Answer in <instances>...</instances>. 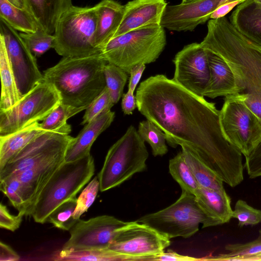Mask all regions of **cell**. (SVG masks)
<instances>
[{
    "label": "cell",
    "mask_w": 261,
    "mask_h": 261,
    "mask_svg": "<svg viewBox=\"0 0 261 261\" xmlns=\"http://www.w3.org/2000/svg\"><path fill=\"white\" fill-rule=\"evenodd\" d=\"M136 98L139 111L164 132L170 146L190 149L231 188L243 181V154L225 138L215 103L163 74L142 82Z\"/></svg>",
    "instance_id": "obj_1"
},
{
    "label": "cell",
    "mask_w": 261,
    "mask_h": 261,
    "mask_svg": "<svg viewBox=\"0 0 261 261\" xmlns=\"http://www.w3.org/2000/svg\"><path fill=\"white\" fill-rule=\"evenodd\" d=\"M207 27L201 45L230 66L237 87L230 95L243 100L261 123V47L241 34L225 16L210 19Z\"/></svg>",
    "instance_id": "obj_2"
},
{
    "label": "cell",
    "mask_w": 261,
    "mask_h": 261,
    "mask_svg": "<svg viewBox=\"0 0 261 261\" xmlns=\"http://www.w3.org/2000/svg\"><path fill=\"white\" fill-rule=\"evenodd\" d=\"M107 63L100 53L63 57L43 72L44 80L54 86L61 103L88 108L106 87L103 70Z\"/></svg>",
    "instance_id": "obj_3"
},
{
    "label": "cell",
    "mask_w": 261,
    "mask_h": 261,
    "mask_svg": "<svg viewBox=\"0 0 261 261\" xmlns=\"http://www.w3.org/2000/svg\"><path fill=\"white\" fill-rule=\"evenodd\" d=\"M166 44L165 29L161 25H150L113 37L100 54L107 62L129 74L137 65L154 62Z\"/></svg>",
    "instance_id": "obj_4"
},
{
    "label": "cell",
    "mask_w": 261,
    "mask_h": 261,
    "mask_svg": "<svg viewBox=\"0 0 261 261\" xmlns=\"http://www.w3.org/2000/svg\"><path fill=\"white\" fill-rule=\"evenodd\" d=\"M91 154L78 160L64 162L44 186L30 212L37 223L46 222L49 214L59 205L76 195L94 174Z\"/></svg>",
    "instance_id": "obj_5"
},
{
    "label": "cell",
    "mask_w": 261,
    "mask_h": 261,
    "mask_svg": "<svg viewBox=\"0 0 261 261\" xmlns=\"http://www.w3.org/2000/svg\"><path fill=\"white\" fill-rule=\"evenodd\" d=\"M97 18L95 6H72L58 20L54 33L53 48L63 57L100 53L96 43Z\"/></svg>",
    "instance_id": "obj_6"
},
{
    "label": "cell",
    "mask_w": 261,
    "mask_h": 261,
    "mask_svg": "<svg viewBox=\"0 0 261 261\" xmlns=\"http://www.w3.org/2000/svg\"><path fill=\"white\" fill-rule=\"evenodd\" d=\"M148 158L144 140L136 128L130 125L108 151L97 175L100 191L117 187L135 174L143 171Z\"/></svg>",
    "instance_id": "obj_7"
},
{
    "label": "cell",
    "mask_w": 261,
    "mask_h": 261,
    "mask_svg": "<svg viewBox=\"0 0 261 261\" xmlns=\"http://www.w3.org/2000/svg\"><path fill=\"white\" fill-rule=\"evenodd\" d=\"M61 103L57 90L44 80L12 107L0 110V136L13 133L42 121Z\"/></svg>",
    "instance_id": "obj_8"
},
{
    "label": "cell",
    "mask_w": 261,
    "mask_h": 261,
    "mask_svg": "<svg viewBox=\"0 0 261 261\" xmlns=\"http://www.w3.org/2000/svg\"><path fill=\"white\" fill-rule=\"evenodd\" d=\"M205 216L195 196L182 191L179 198L170 206L155 213L147 214L136 220L154 228L171 239L188 238L194 234Z\"/></svg>",
    "instance_id": "obj_9"
},
{
    "label": "cell",
    "mask_w": 261,
    "mask_h": 261,
    "mask_svg": "<svg viewBox=\"0 0 261 261\" xmlns=\"http://www.w3.org/2000/svg\"><path fill=\"white\" fill-rule=\"evenodd\" d=\"M222 132L227 141L247 156L261 141V123L245 102L232 95L225 96L220 110Z\"/></svg>",
    "instance_id": "obj_10"
},
{
    "label": "cell",
    "mask_w": 261,
    "mask_h": 261,
    "mask_svg": "<svg viewBox=\"0 0 261 261\" xmlns=\"http://www.w3.org/2000/svg\"><path fill=\"white\" fill-rule=\"evenodd\" d=\"M73 138L59 132H45L30 142L0 170V181L43 163L65 158Z\"/></svg>",
    "instance_id": "obj_11"
},
{
    "label": "cell",
    "mask_w": 261,
    "mask_h": 261,
    "mask_svg": "<svg viewBox=\"0 0 261 261\" xmlns=\"http://www.w3.org/2000/svg\"><path fill=\"white\" fill-rule=\"evenodd\" d=\"M170 239L151 227L137 221L119 229L109 249L130 260H151L170 246Z\"/></svg>",
    "instance_id": "obj_12"
},
{
    "label": "cell",
    "mask_w": 261,
    "mask_h": 261,
    "mask_svg": "<svg viewBox=\"0 0 261 261\" xmlns=\"http://www.w3.org/2000/svg\"><path fill=\"white\" fill-rule=\"evenodd\" d=\"M1 33L4 39L17 86L22 97L44 81L36 57L30 51L20 33L1 20Z\"/></svg>",
    "instance_id": "obj_13"
},
{
    "label": "cell",
    "mask_w": 261,
    "mask_h": 261,
    "mask_svg": "<svg viewBox=\"0 0 261 261\" xmlns=\"http://www.w3.org/2000/svg\"><path fill=\"white\" fill-rule=\"evenodd\" d=\"M173 62V80L193 94L204 97L211 76L207 50L200 43L188 44L176 54Z\"/></svg>",
    "instance_id": "obj_14"
},
{
    "label": "cell",
    "mask_w": 261,
    "mask_h": 261,
    "mask_svg": "<svg viewBox=\"0 0 261 261\" xmlns=\"http://www.w3.org/2000/svg\"><path fill=\"white\" fill-rule=\"evenodd\" d=\"M127 223L109 215L99 216L86 221L79 219L69 230L70 237L62 249H107L119 229Z\"/></svg>",
    "instance_id": "obj_15"
},
{
    "label": "cell",
    "mask_w": 261,
    "mask_h": 261,
    "mask_svg": "<svg viewBox=\"0 0 261 261\" xmlns=\"http://www.w3.org/2000/svg\"><path fill=\"white\" fill-rule=\"evenodd\" d=\"M236 0H197L188 3L167 5L161 25L171 31H192L211 19L220 6Z\"/></svg>",
    "instance_id": "obj_16"
},
{
    "label": "cell",
    "mask_w": 261,
    "mask_h": 261,
    "mask_svg": "<svg viewBox=\"0 0 261 261\" xmlns=\"http://www.w3.org/2000/svg\"><path fill=\"white\" fill-rule=\"evenodd\" d=\"M166 0H132L124 5L121 22L113 37L144 27L161 25Z\"/></svg>",
    "instance_id": "obj_17"
},
{
    "label": "cell",
    "mask_w": 261,
    "mask_h": 261,
    "mask_svg": "<svg viewBox=\"0 0 261 261\" xmlns=\"http://www.w3.org/2000/svg\"><path fill=\"white\" fill-rule=\"evenodd\" d=\"M194 195L206 217L202 228L222 225L232 219L231 198L224 188L217 190L199 186Z\"/></svg>",
    "instance_id": "obj_18"
},
{
    "label": "cell",
    "mask_w": 261,
    "mask_h": 261,
    "mask_svg": "<svg viewBox=\"0 0 261 261\" xmlns=\"http://www.w3.org/2000/svg\"><path fill=\"white\" fill-rule=\"evenodd\" d=\"M115 112L110 110L103 112L86 125L69 144L65 162L78 160L90 154L93 143L99 135L110 126L115 118Z\"/></svg>",
    "instance_id": "obj_19"
},
{
    "label": "cell",
    "mask_w": 261,
    "mask_h": 261,
    "mask_svg": "<svg viewBox=\"0 0 261 261\" xmlns=\"http://www.w3.org/2000/svg\"><path fill=\"white\" fill-rule=\"evenodd\" d=\"M232 25L251 42L261 47V5L246 0L238 5L229 17Z\"/></svg>",
    "instance_id": "obj_20"
},
{
    "label": "cell",
    "mask_w": 261,
    "mask_h": 261,
    "mask_svg": "<svg viewBox=\"0 0 261 261\" xmlns=\"http://www.w3.org/2000/svg\"><path fill=\"white\" fill-rule=\"evenodd\" d=\"M97 12L96 43L101 51L118 30L123 18L124 5L115 0H102L95 6Z\"/></svg>",
    "instance_id": "obj_21"
},
{
    "label": "cell",
    "mask_w": 261,
    "mask_h": 261,
    "mask_svg": "<svg viewBox=\"0 0 261 261\" xmlns=\"http://www.w3.org/2000/svg\"><path fill=\"white\" fill-rule=\"evenodd\" d=\"M206 50L211 76L204 96L214 98L234 94L237 88L236 82L230 66L222 58Z\"/></svg>",
    "instance_id": "obj_22"
},
{
    "label": "cell",
    "mask_w": 261,
    "mask_h": 261,
    "mask_svg": "<svg viewBox=\"0 0 261 261\" xmlns=\"http://www.w3.org/2000/svg\"><path fill=\"white\" fill-rule=\"evenodd\" d=\"M24 9L46 32L53 34L61 16L73 6L72 0H23Z\"/></svg>",
    "instance_id": "obj_23"
},
{
    "label": "cell",
    "mask_w": 261,
    "mask_h": 261,
    "mask_svg": "<svg viewBox=\"0 0 261 261\" xmlns=\"http://www.w3.org/2000/svg\"><path fill=\"white\" fill-rule=\"evenodd\" d=\"M46 132L36 122L13 133L0 136V170L30 142Z\"/></svg>",
    "instance_id": "obj_24"
},
{
    "label": "cell",
    "mask_w": 261,
    "mask_h": 261,
    "mask_svg": "<svg viewBox=\"0 0 261 261\" xmlns=\"http://www.w3.org/2000/svg\"><path fill=\"white\" fill-rule=\"evenodd\" d=\"M0 74L2 82L0 110H6L17 103L22 96L17 86L4 39L1 35Z\"/></svg>",
    "instance_id": "obj_25"
},
{
    "label": "cell",
    "mask_w": 261,
    "mask_h": 261,
    "mask_svg": "<svg viewBox=\"0 0 261 261\" xmlns=\"http://www.w3.org/2000/svg\"><path fill=\"white\" fill-rule=\"evenodd\" d=\"M181 147L184 159L199 186L217 190L224 188L223 181L213 170L190 149Z\"/></svg>",
    "instance_id": "obj_26"
},
{
    "label": "cell",
    "mask_w": 261,
    "mask_h": 261,
    "mask_svg": "<svg viewBox=\"0 0 261 261\" xmlns=\"http://www.w3.org/2000/svg\"><path fill=\"white\" fill-rule=\"evenodd\" d=\"M0 17L20 33H34L39 28L28 11L16 7L8 0H0Z\"/></svg>",
    "instance_id": "obj_27"
},
{
    "label": "cell",
    "mask_w": 261,
    "mask_h": 261,
    "mask_svg": "<svg viewBox=\"0 0 261 261\" xmlns=\"http://www.w3.org/2000/svg\"><path fill=\"white\" fill-rule=\"evenodd\" d=\"M226 253L203 258L206 260H255L261 255V229L254 240L245 243L228 244Z\"/></svg>",
    "instance_id": "obj_28"
},
{
    "label": "cell",
    "mask_w": 261,
    "mask_h": 261,
    "mask_svg": "<svg viewBox=\"0 0 261 261\" xmlns=\"http://www.w3.org/2000/svg\"><path fill=\"white\" fill-rule=\"evenodd\" d=\"M53 260L58 261H124L130 258L109 248L82 250L61 249L53 256Z\"/></svg>",
    "instance_id": "obj_29"
},
{
    "label": "cell",
    "mask_w": 261,
    "mask_h": 261,
    "mask_svg": "<svg viewBox=\"0 0 261 261\" xmlns=\"http://www.w3.org/2000/svg\"><path fill=\"white\" fill-rule=\"evenodd\" d=\"M86 109V107L76 108L61 103L40 123V126L45 131L59 132L69 135L71 128L67 124V120Z\"/></svg>",
    "instance_id": "obj_30"
},
{
    "label": "cell",
    "mask_w": 261,
    "mask_h": 261,
    "mask_svg": "<svg viewBox=\"0 0 261 261\" xmlns=\"http://www.w3.org/2000/svg\"><path fill=\"white\" fill-rule=\"evenodd\" d=\"M169 169L170 174L179 185L182 191L195 194L199 186L181 151L169 161Z\"/></svg>",
    "instance_id": "obj_31"
},
{
    "label": "cell",
    "mask_w": 261,
    "mask_h": 261,
    "mask_svg": "<svg viewBox=\"0 0 261 261\" xmlns=\"http://www.w3.org/2000/svg\"><path fill=\"white\" fill-rule=\"evenodd\" d=\"M138 132L144 141L150 145L154 156H163L167 153L165 134L152 122L148 119L140 122Z\"/></svg>",
    "instance_id": "obj_32"
},
{
    "label": "cell",
    "mask_w": 261,
    "mask_h": 261,
    "mask_svg": "<svg viewBox=\"0 0 261 261\" xmlns=\"http://www.w3.org/2000/svg\"><path fill=\"white\" fill-rule=\"evenodd\" d=\"M1 191L8 198L18 213L25 216L28 202L23 186L16 176H11L0 181Z\"/></svg>",
    "instance_id": "obj_33"
},
{
    "label": "cell",
    "mask_w": 261,
    "mask_h": 261,
    "mask_svg": "<svg viewBox=\"0 0 261 261\" xmlns=\"http://www.w3.org/2000/svg\"><path fill=\"white\" fill-rule=\"evenodd\" d=\"M103 73L106 87L108 89L112 102L115 104L123 95L128 74L118 66L108 62L104 67Z\"/></svg>",
    "instance_id": "obj_34"
},
{
    "label": "cell",
    "mask_w": 261,
    "mask_h": 261,
    "mask_svg": "<svg viewBox=\"0 0 261 261\" xmlns=\"http://www.w3.org/2000/svg\"><path fill=\"white\" fill-rule=\"evenodd\" d=\"M77 199L76 197L71 198L59 205L49 214L46 222L59 229L70 230L78 221L73 217Z\"/></svg>",
    "instance_id": "obj_35"
},
{
    "label": "cell",
    "mask_w": 261,
    "mask_h": 261,
    "mask_svg": "<svg viewBox=\"0 0 261 261\" xmlns=\"http://www.w3.org/2000/svg\"><path fill=\"white\" fill-rule=\"evenodd\" d=\"M20 35L30 51L39 57L51 48H53L55 37L39 28L34 33H20Z\"/></svg>",
    "instance_id": "obj_36"
},
{
    "label": "cell",
    "mask_w": 261,
    "mask_h": 261,
    "mask_svg": "<svg viewBox=\"0 0 261 261\" xmlns=\"http://www.w3.org/2000/svg\"><path fill=\"white\" fill-rule=\"evenodd\" d=\"M232 218L238 221V226L256 225L261 223V210L249 205L242 199L238 200L232 211Z\"/></svg>",
    "instance_id": "obj_37"
},
{
    "label": "cell",
    "mask_w": 261,
    "mask_h": 261,
    "mask_svg": "<svg viewBox=\"0 0 261 261\" xmlns=\"http://www.w3.org/2000/svg\"><path fill=\"white\" fill-rule=\"evenodd\" d=\"M99 190V181L97 176L94 177L84 189L77 199L76 206L73 214L75 219L80 217L91 206Z\"/></svg>",
    "instance_id": "obj_38"
},
{
    "label": "cell",
    "mask_w": 261,
    "mask_h": 261,
    "mask_svg": "<svg viewBox=\"0 0 261 261\" xmlns=\"http://www.w3.org/2000/svg\"><path fill=\"white\" fill-rule=\"evenodd\" d=\"M114 105L108 89L106 87L86 109L81 124H86L90 122L105 111L110 110Z\"/></svg>",
    "instance_id": "obj_39"
},
{
    "label": "cell",
    "mask_w": 261,
    "mask_h": 261,
    "mask_svg": "<svg viewBox=\"0 0 261 261\" xmlns=\"http://www.w3.org/2000/svg\"><path fill=\"white\" fill-rule=\"evenodd\" d=\"M245 168L250 178L261 176V141L249 155L245 157Z\"/></svg>",
    "instance_id": "obj_40"
},
{
    "label": "cell",
    "mask_w": 261,
    "mask_h": 261,
    "mask_svg": "<svg viewBox=\"0 0 261 261\" xmlns=\"http://www.w3.org/2000/svg\"><path fill=\"white\" fill-rule=\"evenodd\" d=\"M24 215L18 213L17 216L11 215L7 206L0 204V227L1 228L14 231L20 226Z\"/></svg>",
    "instance_id": "obj_41"
},
{
    "label": "cell",
    "mask_w": 261,
    "mask_h": 261,
    "mask_svg": "<svg viewBox=\"0 0 261 261\" xmlns=\"http://www.w3.org/2000/svg\"><path fill=\"white\" fill-rule=\"evenodd\" d=\"M200 260H202V258L180 255L171 250H168L166 252H163L159 255L154 256L151 259V260L165 261H196Z\"/></svg>",
    "instance_id": "obj_42"
},
{
    "label": "cell",
    "mask_w": 261,
    "mask_h": 261,
    "mask_svg": "<svg viewBox=\"0 0 261 261\" xmlns=\"http://www.w3.org/2000/svg\"><path fill=\"white\" fill-rule=\"evenodd\" d=\"M137 107L136 96L134 92L128 90L127 92L122 95L121 108L123 113L126 115H131Z\"/></svg>",
    "instance_id": "obj_43"
},
{
    "label": "cell",
    "mask_w": 261,
    "mask_h": 261,
    "mask_svg": "<svg viewBox=\"0 0 261 261\" xmlns=\"http://www.w3.org/2000/svg\"><path fill=\"white\" fill-rule=\"evenodd\" d=\"M245 1L246 0H236L221 5L213 12L211 19H216L225 17L233 8Z\"/></svg>",
    "instance_id": "obj_44"
},
{
    "label": "cell",
    "mask_w": 261,
    "mask_h": 261,
    "mask_svg": "<svg viewBox=\"0 0 261 261\" xmlns=\"http://www.w3.org/2000/svg\"><path fill=\"white\" fill-rule=\"evenodd\" d=\"M145 69V64H141L135 66L130 71L128 90L134 92L139 83L143 72Z\"/></svg>",
    "instance_id": "obj_45"
},
{
    "label": "cell",
    "mask_w": 261,
    "mask_h": 261,
    "mask_svg": "<svg viewBox=\"0 0 261 261\" xmlns=\"http://www.w3.org/2000/svg\"><path fill=\"white\" fill-rule=\"evenodd\" d=\"M19 259V255L12 248L1 242L0 261H17Z\"/></svg>",
    "instance_id": "obj_46"
},
{
    "label": "cell",
    "mask_w": 261,
    "mask_h": 261,
    "mask_svg": "<svg viewBox=\"0 0 261 261\" xmlns=\"http://www.w3.org/2000/svg\"><path fill=\"white\" fill-rule=\"evenodd\" d=\"M12 4L14 5L16 7L24 9V3L23 0H8Z\"/></svg>",
    "instance_id": "obj_47"
},
{
    "label": "cell",
    "mask_w": 261,
    "mask_h": 261,
    "mask_svg": "<svg viewBox=\"0 0 261 261\" xmlns=\"http://www.w3.org/2000/svg\"><path fill=\"white\" fill-rule=\"evenodd\" d=\"M197 0H182L181 3H188L192 2H194Z\"/></svg>",
    "instance_id": "obj_48"
},
{
    "label": "cell",
    "mask_w": 261,
    "mask_h": 261,
    "mask_svg": "<svg viewBox=\"0 0 261 261\" xmlns=\"http://www.w3.org/2000/svg\"><path fill=\"white\" fill-rule=\"evenodd\" d=\"M255 260H261V255H260L259 256H258Z\"/></svg>",
    "instance_id": "obj_49"
},
{
    "label": "cell",
    "mask_w": 261,
    "mask_h": 261,
    "mask_svg": "<svg viewBox=\"0 0 261 261\" xmlns=\"http://www.w3.org/2000/svg\"><path fill=\"white\" fill-rule=\"evenodd\" d=\"M256 2L261 5V0H255Z\"/></svg>",
    "instance_id": "obj_50"
}]
</instances>
